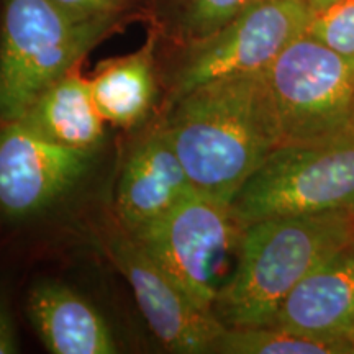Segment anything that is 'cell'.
<instances>
[{
    "instance_id": "1",
    "label": "cell",
    "mask_w": 354,
    "mask_h": 354,
    "mask_svg": "<svg viewBox=\"0 0 354 354\" xmlns=\"http://www.w3.org/2000/svg\"><path fill=\"white\" fill-rule=\"evenodd\" d=\"M172 104L162 128L190 184L232 203L281 145L263 71L205 82Z\"/></svg>"
},
{
    "instance_id": "2",
    "label": "cell",
    "mask_w": 354,
    "mask_h": 354,
    "mask_svg": "<svg viewBox=\"0 0 354 354\" xmlns=\"http://www.w3.org/2000/svg\"><path fill=\"white\" fill-rule=\"evenodd\" d=\"M354 240V212L276 216L243 230L236 268L214 313L227 328L268 326L292 289Z\"/></svg>"
},
{
    "instance_id": "3",
    "label": "cell",
    "mask_w": 354,
    "mask_h": 354,
    "mask_svg": "<svg viewBox=\"0 0 354 354\" xmlns=\"http://www.w3.org/2000/svg\"><path fill=\"white\" fill-rule=\"evenodd\" d=\"M77 19L51 0H3L0 19V120H20L44 88L68 74L112 25Z\"/></svg>"
},
{
    "instance_id": "4",
    "label": "cell",
    "mask_w": 354,
    "mask_h": 354,
    "mask_svg": "<svg viewBox=\"0 0 354 354\" xmlns=\"http://www.w3.org/2000/svg\"><path fill=\"white\" fill-rule=\"evenodd\" d=\"M232 209L243 228L276 216L354 212V127L326 140L277 146L241 185Z\"/></svg>"
},
{
    "instance_id": "5",
    "label": "cell",
    "mask_w": 354,
    "mask_h": 354,
    "mask_svg": "<svg viewBox=\"0 0 354 354\" xmlns=\"http://www.w3.org/2000/svg\"><path fill=\"white\" fill-rule=\"evenodd\" d=\"M243 230L232 203L194 189L165 215L127 233L190 299L214 312L236 268Z\"/></svg>"
},
{
    "instance_id": "6",
    "label": "cell",
    "mask_w": 354,
    "mask_h": 354,
    "mask_svg": "<svg viewBox=\"0 0 354 354\" xmlns=\"http://www.w3.org/2000/svg\"><path fill=\"white\" fill-rule=\"evenodd\" d=\"M281 145L312 143L354 127V61L302 33L263 69Z\"/></svg>"
},
{
    "instance_id": "7",
    "label": "cell",
    "mask_w": 354,
    "mask_h": 354,
    "mask_svg": "<svg viewBox=\"0 0 354 354\" xmlns=\"http://www.w3.org/2000/svg\"><path fill=\"white\" fill-rule=\"evenodd\" d=\"M307 0H258L218 32L198 39L177 71L172 100L216 79L259 73L305 33Z\"/></svg>"
},
{
    "instance_id": "8",
    "label": "cell",
    "mask_w": 354,
    "mask_h": 354,
    "mask_svg": "<svg viewBox=\"0 0 354 354\" xmlns=\"http://www.w3.org/2000/svg\"><path fill=\"white\" fill-rule=\"evenodd\" d=\"M107 253L125 276L146 323L162 346L180 354L215 353L227 326L212 310L190 299L130 233L109 238Z\"/></svg>"
},
{
    "instance_id": "9",
    "label": "cell",
    "mask_w": 354,
    "mask_h": 354,
    "mask_svg": "<svg viewBox=\"0 0 354 354\" xmlns=\"http://www.w3.org/2000/svg\"><path fill=\"white\" fill-rule=\"evenodd\" d=\"M94 149L53 143L21 120L0 130V210L20 220L46 209L73 187L92 162Z\"/></svg>"
},
{
    "instance_id": "10",
    "label": "cell",
    "mask_w": 354,
    "mask_h": 354,
    "mask_svg": "<svg viewBox=\"0 0 354 354\" xmlns=\"http://www.w3.org/2000/svg\"><path fill=\"white\" fill-rule=\"evenodd\" d=\"M271 325L354 344V240L323 259L292 289Z\"/></svg>"
},
{
    "instance_id": "11",
    "label": "cell",
    "mask_w": 354,
    "mask_h": 354,
    "mask_svg": "<svg viewBox=\"0 0 354 354\" xmlns=\"http://www.w3.org/2000/svg\"><path fill=\"white\" fill-rule=\"evenodd\" d=\"M187 172L165 128L138 143L123 166L117 212L123 228L135 232L159 218L192 192Z\"/></svg>"
},
{
    "instance_id": "12",
    "label": "cell",
    "mask_w": 354,
    "mask_h": 354,
    "mask_svg": "<svg viewBox=\"0 0 354 354\" xmlns=\"http://www.w3.org/2000/svg\"><path fill=\"white\" fill-rule=\"evenodd\" d=\"M30 322L53 354H113V335L97 310L71 287L43 281L30 290Z\"/></svg>"
},
{
    "instance_id": "13",
    "label": "cell",
    "mask_w": 354,
    "mask_h": 354,
    "mask_svg": "<svg viewBox=\"0 0 354 354\" xmlns=\"http://www.w3.org/2000/svg\"><path fill=\"white\" fill-rule=\"evenodd\" d=\"M53 143L94 149L104 138V118L97 112L91 84L69 71L44 88L20 118Z\"/></svg>"
},
{
    "instance_id": "14",
    "label": "cell",
    "mask_w": 354,
    "mask_h": 354,
    "mask_svg": "<svg viewBox=\"0 0 354 354\" xmlns=\"http://www.w3.org/2000/svg\"><path fill=\"white\" fill-rule=\"evenodd\" d=\"M88 84L97 112L104 122L118 127L138 123L148 113L156 92L153 44L102 64Z\"/></svg>"
},
{
    "instance_id": "15",
    "label": "cell",
    "mask_w": 354,
    "mask_h": 354,
    "mask_svg": "<svg viewBox=\"0 0 354 354\" xmlns=\"http://www.w3.org/2000/svg\"><path fill=\"white\" fill-rule=\"evenodd\" d=\"M353 344L305 336L279 326L227 328L220 336L215 353L223 354H343Z\"/></svg>"
},
{
    "instance_id": "16",
    "label": "cell",
    "mask_w": 354,
    "mask_h": 354,
    "mask_svg": "<svg viewBox=\"0 0 354 354\" xmlns=\"http://www.w3.org/2000/svg\"><path fill=\"white\" fill-rule=\"evenodd\" d=\"M305 33L354 61V0H339L310 13Z\"/></svg>"
},
{
    "instance_id": "17",
    "label": "cell",
    "mask_w": 354,
    "mask_h": 354,
    "mask_svg": "<svg viewBox=\"0 0 354 354\" xmlns=\"http://www.w3.org/2000/svg\"><path fill=\"white\" fill-rule=\"evenodd\" d=\"M258 0H187L183 25L194 41L203 39L236 19Z\"/></svg>"
},
{
    "instance_id": "18",
    "label": "cell",
    "mask_w": 354,
    "mask_h": 354,
    "mask_svg": "<svg viewBox=\"0 0 354 354\" xmlns=\"http://www.w3.org/2000/svg\"><path fill=\"white\" fill-rule=\"evenodd\" d=\"M51 2L77 19L113 17L123 6V0H51Z\"/></svg>"
},
{
    "instance_id": "19",
    "label": "cell",
    "mask_w": 354,
    "mask_h": 354,
    "mask_svg": "<svg viewBox=\"0 0 354 354\" xmlns=\"http://www.w3.org/2000/svg\"><path fill=\"white\" fill-rule=\"evenodd\" d=\"M19 353L15 323L8 304L3 295H0V354Z\"/></svg>"
},
{
    "instance_id": "20",
    "label": "cell",
    "mask_w": 354,
    "mask_h": 354,
    "mask_svg": "<svg viewBox=\"0 0 354 354\" xmlns=\"http://www.w3.org/2000/svg\"><path fill=\"white\" fill-rule=\"evenodd\" d=\"M307 2H308L310 12H315V10H320L323 7L330 6V3L339 2V0H307Z\"/></svg>"
},
{
    "instance_id": "21",
    "label": "cell",
    "mask_w": 354,
    "mask_h": 354,
    "mask_svg": "<svg viewBox=\"0 0 354 354\" xmlns=\"http://www.w3.org/2000/svg\"><path fill=\"white\" fill-rule=\"evenodd\" d=\"M353 123H354V110H353Z\"/></svg>"
},
{
    "instance_id": "22",
    "label": "cell",
    "mask_w": 354,
    "mask_h": 354,
    "mask_svg": "<svg viewBox=\"0 0 354 354\" xmlns=\"http://www.w3.org/2000/svg\"><path fill=\"white\" fill-rule=\"evenodd\" d=\"M351 353H354V344H353V349H351Z\"/></svg>"
}]
</instances>
